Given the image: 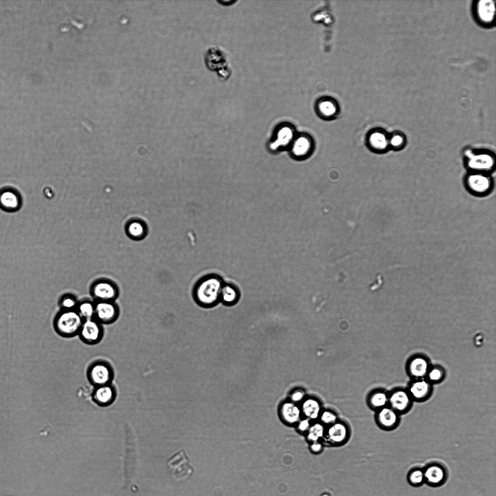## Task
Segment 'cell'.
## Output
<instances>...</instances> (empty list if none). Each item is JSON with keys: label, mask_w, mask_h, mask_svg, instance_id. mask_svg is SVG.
Masks as SVG:
<instances>
[{"label": "cell", "mask_w": 496, "mask_h": 496, "mask_svg": "<svg viewBox=\"0 0 496 496\" xmlns=\"http://www.w3.org/2000/svg\"><path fill=\"white\" fill-rule=\"evenodd\" d=\"M222 278L216 274L206 275L196 282L192 290V296L199 305L211 307L220 302V292L224 283Z\"/></svg>", "instance_id": "1"}, {"label": "cell", "mask_w": 496, "mask_h": 496, "mask_svg": "<svg viewBox=\"0 0 496 496\" xmlns=\"http://www.w3.org/2000/svg\"><path fill=\"white\" fill-rule=\"evenodd\" d=\"M83 321L76 310H61L54 319L53 326L60 336L71 338L78 334Z\"/></svg>", "instance_id": "2"}, {"label": "cell", "mask_w": 496, "mask_h": 496, "mask_svg": "<svg viewBox=\"0 0 496 496\" xmlns=\"http://www.w3.org/2000/svg\"><path fill=\"white\" fill-rule=\"evenodd\" d=\"M87 374L89 382L95 387L112 383L114 371L108 361L97 360L89 366Z\"/></svg>", "instance_id": "3"}, {"label": "cell", "mask_w": 496, "mask_h": 496, "mask_svg": "<svg viewBox=\"0 0 496 496\" xmlns=\"http://www.w3.org/2000/svg\"><path fill=\"white\" fill-rule=\"evenodd\" d=\"M167 465L173 478L178 481L188 479L194 472L189 459L183 450L178 451L169 458Z\"/></svg>", "instance_id": "4"}, {"label": "cell", "mask_w": 496, "mask_h": 496, "mask_svg": "<svg viewBox=\"0 0 496 496\" xmlns=\"http://www.w3.org/2000/svg\"><path fill=\"white\" fill-rule=\"evenodd\" d=\"M291 155L297 160H304L314 153L315 142L312 136L308 132L297 133L290 146Z\"/></svg>", "instance_id": "5"}, {"label": "cell", "mask_w": 496, "mask_h": 496, "mask_svg": "<svg viewBox=\"0 0 496 496\" xmlns=\"http://www.w3.org/2000/svg\"><path fill=\"white\" fill-rule=\"evenodd\" d=\"M91 293L94 301H115L119 295V289L113 280L101 279L93 283Z\"/></svg>", "instance_id": "6"}, {"label": "cell", "mask_w": 496, "mask_h": 496, "mask_svg": "<svg viewBox=\"0 0 496 496\" xmlns=\"http://www.w3.org/2000/svg\"><path fill=\"white\" fill-rule=\"evenodd\" d=\"M389 134L381 127L371 129L365 137V144L372 152L381 154L386 152L389 149Z\"/></svg>", "instance_id": "7"}, {"label": "cell", "mask_w": 496, "mask_h": 496, "mask_svg": "<svg viewBox=\"0 0 496 496\" xmlns=\"http://www.w3.org/2000/svg\"><path fill=\"white\" fill-rule=\"evenodd\" d=\"M94 319L102 325L111 324L118 319L120 310L115 301H94Z\"/></svg>", "instance_id": "8"}, {"label": "cell", "mask_w": 496, "mask_h": 496, "mask_svg": "<svg viewBox=\"0 0 496 496\" xmlns=\"http://www.w3.org/2000/svg\"><path fill=\"white\" fill-rule=\"evenodd\" d=\"M104 334L103 325L93 318L83 321L78 335L84 343L94 345L102 340Z\"/></svg>", "instance_id": "9"}, {"label": "cell", "mask_w": 496, "mask_h": 496, "mask_svg": "<svg viewBox=\"0 0 496 496\" xmlns=\"http://www.w3.org/2000/svg\"><path fill=\"white\" fill-rule=\"evenodd\" d=\"M314 110L319 118L324 121L336 119L340 113V107L338 102L329 97H323L315 102Z\"/></svg>", "instance_id": "10"}, {"label": "cell", "mask_w": 496, "mask_h": 496, "mask_svg": "<svg viewBox=\"0 0 496 496\" xmlns=\"http://www.w3.org/2000/svg\"><path fill=\"white\" fill-rule=\"evenodd\" d=\"M126 435V457L125 471L126 478L130 480L134 477L138 465V450L133 432H128Z\"/></svg>", "instance_id": "11"}, {"label": "cell", "mask_w": 496, "mask_h": 496, "mask_svg": "<svg viewBox=\"0 0 496 496\" xmlns=\"http://www.w3.org/2000/svg\"><path fill=\"white\" fill-rule=\"evenodd\" d=\"M349 433L348 425L344 422L339 420L332 425L326 427L323 440L329 445H340L348 439Z\"/></svg>", "instance_id": "12"}, {"label": "cell", "mask_w": 496, "mask_h": 496, "mask_svg": "<svg viewBox=\"0 0 496 496\" xmlns=\"http://www.w3.org/2000/svg\"><path fill=\"white\" fill-rule=\"evenodd\" d=\"M425 483L432 487H439L446 481L447 471L444 466L438 463H431L423 468Z\"/></svg>", "instance_id": "13"}, {"label": "cell", "mask_w": 496, "mask_h": 496, "mask_svg": "<svg viewBox=\"0 0 496 496\" xmlns=\"http://www.w3.org/2000/svg\"><path fill=\"white\" fill-rule=\"evenodd\" d=\"M412 400L408 392L397 390L388 396V405L401 415L410 409Z\"/></svg>", "instance_id": "14"}, {"label": "cell", "mask_w": 496, "mask_h": 496, "mask_svg": "<svg viewBox=\"0 0 496 496\" xmlns=\"http://www.w3.org/2000/svg\"><path fill=\"white\" fill-rule=\"evenodd\" d=\"M117 395L116 388L112 383L94 387L93 393V401L98 405L107 406L111 404Z\"/></svg>", "instance_id": "15"}, {"label": "cell", "mask_w": 496, "mask_h": 496, "mask_svg": "<svg viewBox=\"0 0 496 496\" xmlns=\"http://www.w3.org/2000/svg\"><path fill=\"white\" fill-rule=\"evenodd\" d=\"M400 415L387 405L378 410L377 421L384 429L391 430L398 426L400 421Z\"/></svg>", "instance_id": "16"}, {"label": "cell", "mask_w": 496, "mask_h": 496, "mask_svg": "<svg viewBox=\"0 0 496 496\" xmlns=\"http://www.w3.org/2000/svg\"><path fill=\"white\" fill-rule=\"evenodd\" d=\"M124 231L131 239L139 241L143 239L148 232V226L144 221L139 218H132L125 223Z\"/></svg>", "instance_id": "17"}, {"label": "cell", "mask_w": 496, "mask_h": 496, "mask_svg": "<svg viewBox=\"0 0 496 496\" xmlns=\"http://www.w3.org/2000/svg\"><path fill=\"white\" fill-rule=\"evenodd\" d=\"M300 407L302 415L312 421H315L319 419L323 410L320 402L314 398L305 399L302 402Z\"/></svg>", "instance_id": "18"}, {"label": "cell", "mask_w": 496, "mask_h": 496, "mask_svg": "<svg viewBox=\"0 0 496 496\" xmlns=\"http://www.w3.org/2000/svg\"><path fill=\"white\" fill-rule=\"evenodd\" d=\"M468 158V164L470 168L477 170L490 169L494 164L492 156L487 154H474L470 151L466 152Z\"/></svg>", "instance_id": "19"}, {"label": "cell", "mask_w": 496, "mask_h": 496, "mask_svg": "<svg viewBox=\"0 0 496 496\" xmlns=\"http://www.w3.org/2000/svg\"><path fill=\"white\" fill-rule=\"evenodd\" d=\"M297 133L293 125L288 124L283 126L279 131L277 139L271 145V148L275 150L279 147L291 145Z\"/></svg>", "instance_id": "20"}, {"label": "cell", "mask_w": 496, "mask_h": 496, "mask_svg": "<svg viewBox=\"0 0 496 496\" xmlns=\"http://www.w3.org/2000/svg\"><path fill=\"white\" fill-rule=\"evenodd\" d=\"M430 390L429 383L419 379L410 385L408 392L412 400L421 401L427 398L430 395Z\"/></svg>", "instance_id": "21"}, {"label": "cell", "mask_w": 496, "mask_h": 496, "mask_svg": "<svg viewBox=\"0 0 496 496\" xmlns=\"http://www.w3.org/2000/svg\"><path fill=\"white\" fill-rule=\"evenodd\" d=\"M240 296L239 290L236 285L224 282L220 292V302L225 305L232 306L238 301Z\"/></svg>", "instance_id": "22"}, {"label": "cell", "mask_w": 496, "mask_h": 496, "mask_svg": "<svg viewBox=\"0 0 496 496\" xmlns=\"http://www.w3.org/2000/svg\"><path fill=\"white\" fill-rule=\"evenodd\" d=\"M467 183L470 189L476 194L486 193L490 186L489 179L482 174H474L469 175Z\"/></svg>", "instance_id": "23"}, {"label": "cell", "mask_w": 496, "mask_h": 496, "mask_svg": "<svg viewBox=\"0 0 496 496\" xmlns=\"http://www.w3.org/2000/svg\"><path fill=\"white\" fill-rule=\"evenodd\" d=\"M19 198L12 190L6 189L0 192V207L6 210L16 209L19 205Z\"/></svg>", "instance_id": "24"}, {"label": "cell", "mask_w": 496, "mask_h": 496, "mask_svg": "<svg viewBox=\"0 0 496 496\" xmlns=\"http://www.w3.org/2000/svg\"><path fill=\"white\" fill-rule=\"evenodd\" d=\"M428 363L426 360L421 357H416L412 359L409 365V369L412 376L421 379L427 374Z\"/></svg>", "instance_id": "25"}, {"label": "cell", "mask_w": 496, "mask_h": 496, "mask_svg": "<svg viewBox=\"0 0 496 496\" xmlns=\"http://www.w3.org/2000/svg\"><path fill=\"white\" fill-rule=\"evenodd\" d=\"M478 13L480 18L483 21H492L495 14V5L491 0H480L478 4Z\"/></svg>", "instance_id": "26"}, {"label": "cell", "mask_w": 496, "mask_h": 496, "mask_svg": "<svg viewBox=\"0 0 496 496\" xmlns=\"http://www.w3.org/2000/svg\"><path fill=\"white\" fill-rule=\"evenodd\" d=\"M283 412L286 420L291 423H297L303 416L300 407L292 402L283 405Z\"/></svg>", "instance_id": "27"}, {"label": "cell", "mask_w": 496, "mask_h": 496, "mask_svg": "<svg viewBox=\"0 0 496 496\" xmlns=\"http://www.w3.org/2000/svg\"><path fill=\"white\" fill-rule=\"evenodd\" d=\"M326 426L318 421L312 422L309 429L306 433L307 440L310 443L321 441L325 435Z\"/></svg>", "instance_id": "28"}, {"label": "cell", "mask_w": 496, "mask_h": 496, "mask_svg": "<svg viewBox=\"0 0 496 496\" xmlns=\"http://www.w3.org/2000/svg\"><path fill=\"white\" fill-rule=\"evenodd\" d=\"M76 310L83 320L94 318L95 302L84 300L78 303Z\"/></svg>", "instance_id": "29"}, {"label": "cell", "mask_w": 496, "mask_h": 496, "mask_svg": "<svg viewBox=\"0 0 496 496\" xmlns=\"http://www.w3.org/2000/svg\"><path fill=\"white\" fill-rule=\"evenodd\" d=\"M388 395L383 391H376L373 393L369 399L372 407L378 410L388 405Z\"/></svg>", "instance_id": "30"}, {"label": "cell", "mask_w": 496, "mask_h": 496, "mask_svg": "<svg viewBox=\"0 0 496 496\" xmlns=\"http://www.w3.org/2000/svg\"><path fill=\"white\" fill-rule=\"evenodd\" d=\"M408 483L412 486L419 487L425 483L423 468L415 467L411 469L407 474Z\"/></svg>", "instance_id": "31"}, {"label": "cell", "mask_w": 496, "mask_h": 496, "mask_svg": "<svg viewBox=\"0 0 496 496\" xmlns=\"http://www.w3.org/2000/svg\"><path fill=\"white\" fill-rule=\"evenodd\" d=\"M318 419L326 427L332 425L339 420L337 413L329 409H323Z\"/></svg>", "instance_id": "32"}, {"label": "cell", "mask_w": 496, "mask_h": 496, "mask_svg": "<svg viewBox=\"0 0 496 496\" xmlns=\"http://www.w3.org/2000/svg\"><path fill=\"white\" fill-rule=\"evenodd\" d=\"M78 303L74 297L66 295L61 299L60 305L61 310H76Z\"/></svg>", "instance_id": "33"}, {"label": "cell", "mask_w": 496, "mask_h": 496, "mask_svg": "<svg viewBox=\"0 0 496 496\" xmlns=\"http://www.w3.org/2000/svg\"><path fill=\"white\" fill-rule=\"evenodd\" d=\"M403 136L397 133H393L389 134V148L396 149L401 147L403 143Z\"/></svg>", "instance_id": "34"}, {"label": "cell", "mask_w": 496, "mask_h": 496, "mask_svg": "<svg viewBox=\"0 0 496 496\" xmlns=\"http://www.w3.org/2000/svg\"><path fill=\"white\" fill-rule=\"evenodd\" d=\"M427 374L429 379L434 382L440 380L443 376L442 370L438 368H434L428 371Z\"/></svg>", "instance_id": "35"}, {"label": "cell", "mask_w": 496, "mask_h": 496, "mask_svg": "<svg viewBox=\"0 0 496 496\" xmlns=\"http://www.w3.org/2000/svg\"><path fill=\"white\" fill-rule=\"evenodd\" d=\"M312 421L309 419L304 417L297 423V429L302 433H306L309 429Z\"/></svg>", "instance_id": "36"}, {"label": "cell", "mask_w": 496, "mask_h": 496, "mask_svg": "<svg viewBox=\"0 0 496 496\" xmlns=\"http://www.w3.org/2000/svg\"><path fill=\"white\" fill-rule=\"evenodd\" d=\"M305 392L301 389L294 390L291 394L292 402L296 403L302 402L305 398Z\"/></svg>", "instance_id": "37"}, {"label": "cell", "mask_w": 496, "mask_h": 496, "mask_svg": "<svg viewBox=\"0 0 496 496\" xmlns=\"http://www.w3.org/2000/svg\"><path fill=\"white\" fill-rule=\"evenodd\" d=\"M323 444L321 441H316L310 443V449L313 453H318L322 451Z\"/></svg>", "instance_id": "38"}]
</instances>
